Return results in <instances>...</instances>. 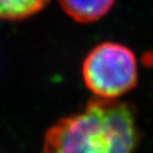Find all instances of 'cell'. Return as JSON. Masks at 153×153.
Masks as SVG:
<instances>
[{
    "label": "cell",
    "instance_id": "3",
    "mask_svg": "<svg viewBox=\"0 0 153 153\" xmlns=\"http://www.w3.org/2000/svg\"><path fill=\"white\" fill-rule=\"evenodd\" d=\"M61 7L80 24L97 22L111 11L115 0H59Z\"/></svg>",
    "mask_w": 153,
    "mask_h": 153
},
{
    "label": "cell",
    "instance_id": "2",
    "mask_svg": "<svg viewBox=\"0 0 153 153\" xmlns=\"http://www.w3.org/2000/svg\"><path fill=\"white\" fill-rule=\"evenodd\" d=\"M82 74L87 88L102 99H118L136 87L138 82L134 52L114 42L96 46L84 60Z\"/></svg>",
    "mask_w": 153,
    "mask_h": 153
},
{
    "label": "cell",
    "instance_id": "4",
    "mask_svg": "<svg viewBox=\"0 0 153 153\" xmlns=\"http://www.w3.org/2000/svg\"><path fill=\"white\" fill-rule=\"evenodd\" d=\"M49 0H0V20L19 22L41 12Z\"/></svg>",
    "mask_w": 153,
    "mask_h": 153
},
{
    "label": "cell",
    "instance_id": "1",
    "mask_svg": "<svg viewBox=\"0 0 153 153\" xmlns=\"http://www.w3.org/2000/svg\"><path fill=\"white\" fill-rule=\"evenodd\" d=\"M139 140L133 105L96 97L48 129L42 153H134Z\"/></svg>",
    "mask_w": 153,
    "mask_h": 153
}]
</instances>
